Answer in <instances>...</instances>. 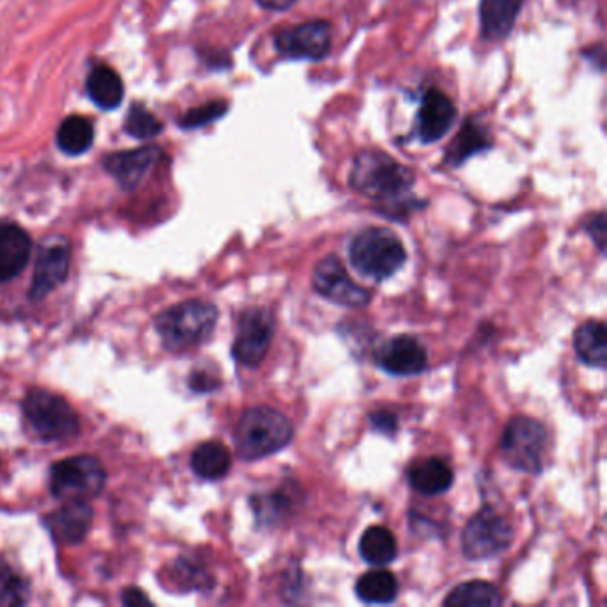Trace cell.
<instances>
[{
  "mask_svg": "<svg viewBox=\"0 0 607 607\" xmlns=\"http://www.w3.org/2000/svg\"><path fill=\"white\" fill-rule=\"evenodd\" d=\"M348 182L358 195L389 205L390 209H410V205L421 207V203L410 196L415 186V173L378 148H365L353 157Z\"/></svg>",
  "mask_w": 607,
  "mask_h": 607,
  "instance_id": "6da1fadb",
  "label": "cell"
},
{
  "mask_svg": "<svg viewBox=\"0 0 607 607\" xmlns=\"http://www.w3.org/2000/svg\"><path fill=\"white\" fill-rule=\"evenodd\" d=\"M294 428L289 417L271 406L250 408L235 428L237 453L246 462L262 460L291 444Z\"/></svg>",
  "mask_w": 607,
  "mask_h": 607,
  "instance_id": "7a4b0ae2",
  "label": "cell"
},
{
  "mask_svg": "<svg viewBox=\"0 0 607 607\" xmlns=\"http://www.w3.org/2000/svg\"><path fill=\"white\" fill-rule=\"evenodd\" d=\"M218 323V308L202 300L184 301L157 317V332L170 351H187L211 337Z\"/></svg>",
  "mask_w": 607,
  "mask_h": 607,
  "instance_id": "3957f363",
  "label": "cell"
},
{
  "mask_svg": "<svg viewBox=\"0 0 607 607\" xmlns=\"http://www.w3.org/2000/svg\"><path fill=\"white\" fill-rule=\"evenodd\" d=\"M349 260L358 273L387 280L405 266V244L389 228H365L349 244Z\"/></svg>",
  "mask_w": 607,
  "mask_h": 607,
  "instance_id": "277c9868",
  "label": "cell"
},
{
  "mask_svg": "<svg viewBox=\"0 0 607 607\" xmlns=\"http://www.w3.org/2000/svg\"><path fill=\"white\" fill-rule=\"evenodd\" d=\"M549 446V433L542 422L531 417L511 419L502 433L501 451L510 467L527 474L542 472Z\"/></svg>",
  "mask_w": 607,
  "mask_h": 607,
  "instance_id": "5b68a950",
  "label": "cell"
},
{
  "mask_svg": "<svg viewBox=\"0 0 607 607\" xmlns=\"http://www.w3.org/2000/svg\"><path fill=\"white\" fill-rule=\"evenodd\" d=\"M106 485V470L90 454L72 456L57 462L50 472V490L61 501H90Z\"/></svg>",
  "mask_w": 607,
  "mask_h": 607,
  "instance_id": "8992f818",
  "label": "cell"
},
{
  "mask_svg": "<svg viewBox=\"0 0 607 607\" xmlns=\"http://www.w3.org/2000/svg\"><path fill=\"white\" fill-rule=\"evenodd\" d=\"M25 417L43 440H65L79 433V417L70 403L49 390L34 389L24 403Z\"/></svg>",
  "mask_w": 607,
  "mask_h": 607,
  "instance_id": "52a82bcc",
  "label": "cell"
},
{
  "mask_svg": "<svg viewBox=\"0 0 607 607\" xmlns=\"http://www.w3.org/2000/svg\"><path fill=\"white\" fill-rule=\"evenodd\" d=\"M513 543L510 522L494 508H483L463 529V554L469 559L494 558L508 551Z\"/></svg>",
  "mask_w": 607,
  "mask_h": 607,
  "instance_id": "ba28073f",
  "label": "cell"
},
{
  "mask_svg": "<svg viewBox=\"0 0 607 607\" xmlns=\"http://www.w3.org/2000/svg\"><path fill=\"white\" fill-rule=\"evenodd\" d=\"M333 27L326 20H310L280 29L273 36L276 52L287 59L323 61L332 52Z\"/></svg>",
  "mask_w": 607,
  "mask_h": 607,
  "instance_id": "9c48e42d",
  "label": "cell"
},
{
  "mask_svg": "<svg viewBox=\"0 0 607 607\" xmlns=\"http://www.w3.org/2000/svg\"><path fill=\"white\" fill-rule=\"evenodd\" d=\"M312 285L321 298L340 307L360 308L371 301V292L351 280L344 264L335 255L317 262Z\"/></svg>",
  "mask_w": 607,
  "mask_h": 607,
  "instance_id": "30bf717a",
  "label": "cell"
},
{
  "mask_svg": "<svg viewBox=\"0 0 607 607\" xmlns=\"http://www.w3.org/2000/svg\"><path fill=\"white\" fill-rule=\"evenodd\" d=\"M275 323L266 310L253 308L244 312L235 337L234 357L246 367H259L268 355Z\"/></svg>",
  "mask_w": 607,
  "mask_h": 607,
  "instance_id": "8fae6325",
  "label": "cell"
},
{
  "mask_svg": "<svg viewBox=\"0 0 607 607\" xmlns=\"http://www.w3.org/2000/svg\"><path fill=\"white\" fill-rule=\"evenodd\" d=\"M458 109L444 91L429 88L422 95L421 106L415 118V138L422 145H433L446 138L453 129Z\"/></svg>",
  "mask_w": 607,
  "mask_h": 607,
  "instance_id": "7c38bea8",
  "label": "cell"
},
{
  "mask_svg": "<svg viewBox=\"0 0 607 607\" xmlns=\"http://www.w3.org/2000/svg\"><path fill=\"white\" fill-rule=\"evenodd\" d=\"M376 364L394 376H415L426 369L428 353L419 340L399 335L376 351Z\"/></svg>",
  "mask_w": 607,
  "mask_h": 607,
  "instance_id": "4fadbf2b",
  "label": "cell"
},
{
  "mask_svg": "<svg viewBox=\"0 0 607 607\" xmlns=\"http://www.w3.org/2000/svg\"><path fill=\"white\" fill-rule=\"evenodd\" d=\"M159 155H161L159 148L141 146L136 150L107 155L104 168L118 182V186L130 191L136 189L145 180L146 175L159 161Z\"/></svg>",
  "mask_w": 607,
  "mask_h": 607,
  "instance_id": "5bb4252c",
  "label": "cell"
},
{
  "mask_svg": "<svg viewBox=\"0 0 607 607\" xmlns=\"http://www.w3.org/2000/svg\"><path fill=\"white\" fill-rule=\"evenodd\" d=\"M70 269V246L65 241H56L43 248L34 266L31 296L34 300L45 298L57 285L65 282Z\"/></svg>",
  "mask_w": 607,
  "mask_h": 607,
  "instance_id": "9a60e30c",
  "label": "cell"
},
{
  "mask_svg": "<svg viewBox=\"0 0 607 607\" xmlns=\"http://www.w3.org/2000/svg\"><path fill=\"white\" fill-rule=\"evenodd\" d=\"M93 522V510L86 501L66 502L63 508L52 511L45 518L50 535L59 543H79L88 536Z\"/></svg>",
  "mask_w": 607,
  "mask_h": 607,
  "instance_id": "2e32d148",
  "label": "cell"
},
{
  "mask_svg": "<svg viewBox=\"0 0 607 607\" xmlns=\"http://www.w3.org/2000/svg\"><path fill=\"white\" fill-rule=\"evenodd\" d=\"M31 257V237L13 223L0 225V284L24 271Z\"/></svg>",
  "mask_w": 607,
  "mask_h": 607,
  "instance_id": "e0dca14e",
  "label": "cell"
},
{
  "mask_svg": "<svg viewBox=\"0 0 607 607\" xmlns=\"http://www.w3.org/2000/svg\"><path fill=\"white\" fill-rule=\"evenodd\" d=\"M494 146L492 136L481 120L470 116L463 122L462 129L454 136L451 145L447 146L444 154V164L458 168L469 161L474 155L488 152Z\"/></svg>",
  "mask_w": 607,
  "mask_h": 607,
  "instance_id": "ac0fdd59",
  "label": "cell"
},
{
  "mask_svg": "<svg viewBox=\"0 0 607 607\" xmlns=\"http://www.w3.org/2000/svg\"><path fill=\"white\" fill-rule=\"evenodd\" d=\"M453 469L442 458H426L413 463L408 470V481L413 490L422 495H440L453 485Z\"/></svg>",
  "mask_w": 607,
  "mask_h": 607,
  "instance_id": "d6986e66",
  "label": "cell"
},
{
  "mask_svg": "<svg viewBox=\"0 0 607 607\" xmlns=\"http://www.w3.org/2000/svg\"><path fill=\"white\" fill-rule=\"evenodd\" d=\"M86 91L91 102L104 111H113L122 106L125 97V86L120 73L107 65H98L91 70L86 81Z\"/></svg>",
  "mask_w": 607,
  "mask_h": 607,
  "instance_id": "ffe728a7",
  "label": "cell"
},
{
  "mask_svg": "<svg viewBox=\"0 0 607 607\" xmlns=\"http://www.w3.org/2000/svg\"><path fill=\"white\" fill-rule=\"evenodd\" d=\"M574 349L581 362L604 367L607 362L606 326L600 321H586L575 330Z\"/></svg>",
  "mask_w": 607,
  "mask_h": 607,
  "instance_id": "44dd1931",
  "label": "cell"
},
{
  "mask_svg": "<svg viewBox=\"0 0 607 607\" xmlns=\"http://www.w3.org/2000/svg\"><path fill=\"white\" fill-rule=\"evenodd\" d=\"M358 551L365 563L373 567H385L397 558L396 536L387 527H369L360 538Z\"/></svg>",
  "mask_w": 607,
  "mask_h": 607,
  "instance_id": "7402d4cb",
  "label": "cell"
},
{
  "mask_svg": "<svg viewBox=\"0 0 607 607\" xmlns=\"http://www.w3.org/2000/svg\"><path fill=\"white\" fill-rule=\"evenodd\" d=\"M232 465V456L227 447L221 442H203L202 446L195 449L191 456V467L195 470L198 478L207 479V481H216V479L225 478Z\"/></svg>",
  "mask_w": 607,
  "mask_h": 607,
  "instance_id": "603a6c76",
  "label": "cell"
},
{
  "mask_svg": "<svg viewBox=\"0 0 607 607\" xmlns=\"http://www.w3.org/2000/svg\"><path fill=\"white\" fill-rule=\"evenodd\" d=\"M57 148L65 155H84L95 141V127L88 118L68 116L57 129Z\"/></svg>",
  "mask_w": 607,
  "mask_h": 607,
  "instance_id": "cb8c5ba5",
  "label": "cell"
},
{
  "mask_svg": "<svg viewBox=\"0 0 607 607\" xmlns=\"http://www.w3.org/2000/svg\"><path fill=\"white\" fill-rule=\"evenodd\" d=\"M355 590L358 599L364 600L367 604H390L396 600L399 584L396 575L378 567V570L360 575Z\"/></svg>",
  "mask_w": 607,
  "mask_h": 607,
  "instance_id": "d4e9b609",
  "label": "cell"
},
{
  "mask_svg": "<svg viewBox=\"0 0 607 607\" xmlns=\"http://www.w3.org/2000/svg\"><path fill=\"white\" fill-rule=\"evenodd\" d=\"M501 604V593L494 584L486 581H469L458 584L449 591L444 606L451 607H494Z\"/></svg>",
  "mask_w": 607,
  "mask_h": 607,
  "instance_id": "484cf974",
  "label": "cell"
},
{
  "mask_svg": "<svg viewBox=\"0 0 607 607\" xmlns=\"http://www.w3.org/2000/svg\"><path fill=\"white\" fill-rule=\"evenodd\" d=\"M125 130L132 138L146 141L161 134L162 123L145 106L134 104L130 107L129 116L125 120Z\"/></svg>",
  "mask_w": 607,
  "mask_h": 607,
  "instance_id": "4316f807",
  "label": "cell"
},
{
  "mask_svg": "<svg viewBox=\"0 0 607 607\" xmlns=\"http://www.w3.org/2000/svg\"><path fill=\"white\" fill-rule=\"evenodd\" d=\"M228 113V104L225 100H214L203 106L195 107L186 114H182L179 125L184 130L200 129L209 123L216 122Z\"/></svg>",
  "mask_w": 607,
  "mask_h": 607,
  "instance_id": "83f0119b",
  "label": "cell"
},
{
  "mask_svg": "<svg viewBox=\"0 0 607 607\" xmlns=\"http://www.w3.org/2000/svg\"><path fill=\"white\" fill-rule=\"evenodd\" d=\"M253 506L255 511L259 515L260 522H268L271 524L273 520L284 517L285 513H289L292 508L291 495L285 494V492H275L269 497H260V499H253Z\"/></svg>",
  "mask_w": 607,
  "mask_h": 607,
  "instance_id": "f1b7e54d",
  "label": "cell"
},
{
  "mask_svg": "<svg viewBox=\"0 0 607 607\" xmlns=\"http://www.w3.org/2000/svg\"><path fill=\"white\" fill-rule=\"evenodd\" d=\"M24 602V583L11 568L0 565V606H20Z\"/></svg>",
  "mask_w": 607,
  "mask_h": 607,
  "instance_id": "f546056e",
  "label": "cell"
},
{
  "mask_svg": "<svg viewBox=\"0 0 607 607\" xmlns=\"http://www.w3.org/2000/svg\"><path fill=\"white\" fill-rule=\"evenodd\" d=\"M584 230L593 239V243L597 244L600 253H604L607 237L606 214L604 212H597V214L590 216L588 221H586V225H584Z\"/></svg>",
  "mask_w": 607,
  "mask_h": 607,
  "instance_id": "4dcf8cb0",
  "label": "cell"
},
{
  "mask_svg": "<svg viewBox=\"0 0 607 607\" xmlns=\"http://www.w3.org/2000/svg\"><path fill=\"white\" fill-rule=\"evenodd\" d=\"M371 426L383 435L392 437L397 431V417L394 413L385 412V410L374 412L371 415Z\"/></svg>",
  "mask_w": 607,
  "mask_h": 607,
  "instance_id": "1f68e13d",
  "label": "cell"
},
{
  "mask_svg": "<svg viewBox=\"0 0 607 607\" xmlns=\"http://www.w3.org/2000/svg\"><path fill=\"white\" fill-rule=\"evenodd\" d=\"M298 0H257L260 8L266 9V11H273V13H282L291 9L292 6H296Z\"/></svg>",
  "mask_w": 607,
  "mask_h": 607,
  "instance_id": "d6a6232c",
  "label": "cell"
},
{
  "mask_svg": "<svg viewBox=\"0 0 607 607\" xmlns=\"http://www.w3.org/2000/svg\"><path fill=\"white\" fill-rule=\"evenodd\" d=\"M123 602L130 604V606H141V604H146L150 600L146 599L145 593H141L139 590H129L125 591Z\"/></svg>",
  "mask_w": 607,
  "mask_h": 607,
  "instance_id": "836d02e7",
  "label": "cell"
}]
</instances>
